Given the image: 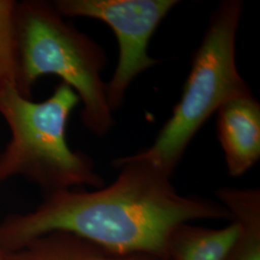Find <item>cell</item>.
<instances>
[{"instance_id":"obj_8","label":"cell","mask_w":260,"mask_h":260,"mask_svg":"<svg viewBox=\"0 0 260 260\" xmlns=\"http://www.w3.org/2000/svg\"><path fill=\"white\" fill-rule=\"evenodd\" d=\"M238 233L237 224L206 229L184 223L178 226L169 244L170 260H226Z\"/></svg>"},{"instance_id":"obj_4","label":"cell","mask_w":260,"mask_h":260,"mask_svg":"<svg viewBox=\"0 0 260 260\" xmlns=\"http://www.w3.org/2000/svg\"><path fill=\"white\" fill-rule=\"evenodd\" d=\"M244 4L221 2L197 48L182 95L153 144L133 154L172 177L190 142L208 118L231 99L250 93L236 64V36Z\"/></svg>"},{"instance_id":"obj_9","label":"cell","mask_w":260,"mask_h":260,"mask_svg":"<svg viewBox=\"0 0 260 260\" xmlns=\"http://www.w3.org/2000/svg\"><path fill=\"white\" fill-rule=\"evenodd\" d=\"M10 260H166L150 255H119L65 233H52L10 253Z\"/></svg>"},{"instance_id":"obj_11","label":"cell","mask_w":260,"mask_h":260,"mask_svg":"<svg viewBox=\"0 0 260 260\" xmlns=\"http://www.w3.org/2000/svg\"><path fill=\"white\" fill-rule=\"evenodd\" d=\"M0 260H10V253L4 251L1 245H0Z\"/></svg>"},{"instance_id":"obj_3","label":"cell","mask_w":260,"mask_h":260,"mask_svg":"<svg viewBox=\"0 0 260 260\" xmlns=\"http://www.w3.org/2000/svg\"><path fill=\"white\" fill-rule=\"evenodd\" d=\"M16 24L19 92L30 98L39 78L56 75L82 103L80 117L84 126L96 136L106 135L114 118L102 78L107 61L103 47L66 21L53 2H17Z\"/></svg>"},{"instance_id":"obj_10","label":"cell","mask_w":260,"mask_h":260,"mask_svg":"<svg viewBox=\"0 0 260 260\" xmlns=\"http://www.w3.org/2000/svg\"><path fill=\"white\" fill-rule=\"evenodd\" d=\"M17 1L0 0V93L19 83Z\"/></svg>"},{"instance_id":"obj_1","label":"cell","mask_w":260,"mask_h":260,"mask_svg":"<svg viewBox=\"0 0 260 260\" xmlns=\"http://www.w3.org/2000/svg\"><path fill=\"white\" fill-rule=\"evenodd\" d=\"M120 169L107 187L47 194L27 213L0 223V245L8 253L52 233L70 234L119 255L169 259V244L181 224L199 219L231 220L220 203L178 194L171 176L134 155L113 162Z\"/></svg>"},{"instance_id":"obj_7","label":"cell","mask_w":260,"mask_h":260,"mask_svg":"<svg viewBox=\"0 0 260 260\" xmlns=\"http://www.w3.org/2000/svg\"><path fill=\"white\" fill-rule=\"evenodd\" d=\"M220 204L231 214L238 233L226 260H260V190L220 188Z\"/></svg>"},{"instance_id":"obj_5","label":"cell","mask_w":260,"mask_h":260,"mask_svg":"<svg viewBox=\"0 0 260 260\" xmlns=\"http://www.w3.org/2000/svg\"><path fill=\"white\" fill-rule=\"evenodd\" d=\"M53 4L64 18L98 19L114 31L119 45V60L110 81L106 83L107 101L114 112L121 107L133 80L157 64V60L149 56V42L178 1L57 0Z\"/></svg>"},{"instance_id":"obj_6","label":"cell","mask_w":260,"mask_h":260,"mask_svg":"<svg viewBox=\"0 0 260 260\" xmlns=\"http://www.w3.org/2000/svg\"><path fill=\"white\" fill-rule=\"evenodd\" d=\"M217 130L231 177H240L260 158V104L250 93L219 108Z\"/></svg>"},{"instance_id":"obj_2","label":"cell","mask_w":260,"mask_h":260,"mask_svg":"<svg viewBox=\"0 0 260 260\" xmlns=\"http://www.w3.org/2000/svg\"><path fill=\"white\" fill-rule=\"evenodd\" d=\"M80 100L67 84H59L44 102H33L10 87L0 93V115L11 139L0 153V186L24 177L47 194L88 186H104L93 160L71 149L68 121Z\"/></svg>"}]
</instances>
